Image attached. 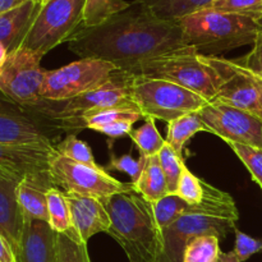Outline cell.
I'll list each match as a JSON object with an SVG mask.
<instances>
[{
  "mask_svg": "<svg viewBox=\"0 0 262 262\" xmlns=\"http://www.w3.org/2000/svg\"><path fill=\"white\" fill-rule=\"evenodd\" d=\"M79 59H99L129 72L160 56L188 48L178 20L160 19L136 0L96 27H81L68 41Z\"/></svg>",
  "mask_w": 262,
  "mask_h": 262,
  "instance_id": "6da1fadb",
  "label": "cell"
},
{
  "mask_svg": "<svg viewBox=\"0 0 262 262\" xmlns=\"http://www.w3.org/2000/svg\"><path fill=\"white\" fill-rule=\"evenodd\" d=\"M110 217L107 234L124 250L130 262H159L163 230L151 202L137 192L117 193L100 200Z\"/></svg>",
  "mask_w": 262,
  "mask_h": 262,
  "instance_id": "7a4b0ae2",
  "label": "cell"
},
{
  "mask_svg": "<svg viewBox=\"0 0 262 262\" xmlns=\"http://www.w3.org/2000/svg\"><path fill=\"white\" fill-rule=\"evenodd\" d=\"M205 196L191 212L163 229V252L159 262H183L187 245L200 235L224 239L239 219L235 201L227 192L204 182Z\"/></svg>",
  "mask_w": 262,
  "mask_h": 262,
  "instance_id": "3957f363",
  "label": "cell"
},
{
  "mask_svg": "<svg viewBox=\"0 0 262 262\" xmlns=\"http://www.w3.org/2000/svg\"><path fill=\"white\" fill-rule=\"evenodd\" d=\"M186 46L204 56H220L241 46L253 45L261 25L245 15L202 9L178 20Z\"/></svg>",
  "mask_w": 262,
  "mask_h": 262,
  "instance_id": "277c9868",
  "label": "cell"
},
{
  "mask_svg": "<svg viewBox=\"0 0 262 262\" xmlns=\"http://www.w3.org/2000/svg\"><path fill=\"white\" fill-rule=\"evenodd\" d=\"M135 81V74L117 69L104 84L92 91L63 102L43 101L33 109L58 122L68 135L77 133L79 119L89 113L118 106L137 107L132 100Z\"/></svg>",
  "mask_w": 262,
  "mask_h": 262,
  "instance_id": "5b68a950",
  "label": "cell"
},
{
  "mask_svg": "<svg viewBox=\"0 0 262 262\" xmlns=\"http://www.w3.org/2000/svg\"><path fill=\"white\" fill-rule=\"evenodd\" d=\"M129 73L138 78L171 82L212 101L219 91V76L194 49L186 48L136 67Z\"/></svg>",
  "mask_w": 262,
  "mask_h": 262,
  "instance_id": "8992f818",
  "label": "cell"
},
{
  "mask_svg": "<svg viewBox=\"0 0 262 262\" xmlns=\"http://www.w3.org/2000/svg\"><path fill=\"white\" fill-rule=\"evenodd\" d=\"M86 0H49L40 8L20 48L41 58L82 27Z\"/></svg>",
  "mask_w": 262,
  "mask_h": 262,
  "instance_id": "52a82bcc",
  "label": "cell"
},
{
  "mask_svg": "<svg viewBox=\"0 0 262 262\" xmlns=\"http://www.w3.org/2000/svg\"><path fill=\"white\" fill-rule=\"evenodd\" d=\"M132 100L143 118L150 117L168 123L200 112L209 102L201 95L179 84L138 77L133 84Z\"/></svg>",
  "mask_w": 262,
  "mask_h": 262,
  "instance_id": "ba28073f",
  "label": "cell"
},
{
  "mask_svg": "<svg viewBox=\"0 0 262 262\" xmlns=\"http://www.w3.org/2000/svg\"><path fill=\"white\" fill-rule=\"evenodd\" d=\"M117 66L99 59H79L54 71H46L41 99L63 102L104 84L117 71Z\"/></svg>",
  "mask_w": 262,
  "mask_h": 262,
  "instance_id": "9c48e42d",
  "label": "cell"
},
{
  "mask_svg": "<svg viewBox=\"0 0 262 262\" xmlns=\"http://www.w3.org/2000/svg\"><path fill=\"white\" fill-rule=\"evenodd\" d=\"M49 171L54 186L61 188L66 193L102 200L117 193L136 192L132 182H120L104 168H91L58 152L51 159Z\"/></svg>",
  "mask_w": 262,
  "mask_h": 262,
  "instance_id": "30bf717a",
  "label": "cell"
},
{
  "mask_svg": "<svg viewBox=\"0 0 262 262\" xmlns=\"http://www.w3.org/2000/svg\"><path fill=\"white\" fill-rule=\"evenodd\" d=\"M66 130L33 107L0 102V143L55 148Z\"/></svg>",
  "mask_w": 262,
  "mask_h": 262,
  "instance_id": "8fae6325",
  "label": "cell"
},
{
  "mask_svg": "<svg viewBox=\"0 0 262 262\" xmlns=\"http://www.w3.org/2000/svg\"><path fill=\"white\" fill-rule=\"evenodd\" d=\"M41 59L40 55L23 48L8 54L0 67V92L13 104L36 107L43 102L41 86L46 69L41 67Z\"/></svg>",
  "mask_w": 262,
  "mask_h": 262,
  "instance_id": "7c38bea8",
  "label": "cell"
},
{
  "mask_svg": "<svg viewBox=\"0 0 262 262\" xmlns=\"http://www.w3.org/2000/svg\"><path fill=\"white\" fill-rule=\"evenodd\" d=\"M204 59L219 76V91L212 101L232 105L262 119V76L246 68L238 59Z\"/></svg>",
  "mask_w": 262,
  "mask_h": 262,
  "instance_id": "4fadbf2b",
  "label": "cell"
},
{
  "mask_svg": "<svg viewBox=\"0 0 262 262\" xmlns=\"http://www.w3.org/2000/svg\"><path fill=\"white\" fill-rule=\"evenodd\" d=\"M199 113L209 133L225 142L262 148V119L232 105L209 101Z\"/></svg>",
  "mask_w": 262,
  "mask_h": 262,
  "instance_id": "5bb4252c",
  "label": "cell"
},
{
  "mask_svg": "<svg viewBox=\"0 0 262 262\" xmlns=\"http://www.w3.org/2000/svg\"><path fill=\"white\" fill-rule=\"evenodd\" d=\"M55 148L0 143V171L22 179L28 174L49 170Z\"/></svg>",
  "mask_w": 262,
  "mask_h": 262,
  "instance_id": "9a60e30c",
  "label": "cell"
},
{
  "mask_svg": "<svg viewBox=\"0 0 262 262\" xmlns=\"http://www.w3.org/2000/svg\"><path fill=\"white\" fill-rule=\"evenodd\" d=\"M66 197L71 210L73 229L83 242L87 243L97 233L109 232V214L99 199L77 193H66Z\"/></svg>",
  "mask_w": 262,
  "mask_h": 262,
  "instance_id": "2e32d148",
  "label": "cell"
},
{
  "mask_svg": "<svg viewBox=\"0 0 262 262\" xmlns=\"http://www.w3.org/2000/svg\"><path fill=\"white\" fill-rule=\"evenodd\" d=\"M17 262H56V233L48 222L25 217Z\"/></svg>",
  "mask_w": 262,
  "mask_h": 262,
  "instance_id": "e0dca14e",
  "label": "cell"
},
{
  "mask_svg": "<svg viewBox=\"0 0 262 262\" xmlns=\"http://www.w3.org/2000/svg\"><path fill=\"white\" fill-rule=\"evenodd\" d=\"M20 179L0 171V233L17 252L25 227V216L18 202Z\"/></svg>",
  "mask_w": 262,
  "mask_h": 262,
  "instance_id": "ac0fdd59",
  "label": "cell"
},
{
  "mask_svg": "<svg viewBox=\"0 0 262 262\" xmlns=\"http://www.w3.org/2000/svg\"><path fill=\"white\" fill-rule=\"evenodd\" d=\"M51 187L55 186L49 170L28 174L20 179L17 196L23 216L48 222V192Z\"/></svg>",
  "mask_w": 262,
  "mask_h": 262,
  "instance_id": "d6986e66",
  "label": "cell"
},
{
  "mask_svg": "<svg viewBox=\"0 0 262 262\" xmlns=\"http://www.w3.org/2000/svg\"><path fill=\"white\" fill-rule=\"evenodd\" d=\"M40 8V0H26L19 7L0 14V42L8 53L20 48Z\"/></svg>",
  "mask_w": 262,
  "mask_h": 262,
  "instance_id": "ffe728a7",
  "label": "cell"
},
{
  "mask_svg": "<svg viewBox=\"0 0 262 262\" xmlns=\"http://www.w3.org/2000/svg\"><path fill=\"white\" fill-rule=\"evenodd\" d=\"M135 191L151 204H155L163 197L168 196V182L159 161V156H146L145 165L135 183Z\"/></svg>",
  "mask_w": 262,
  "mask_h": 262,
  "instance_id": "44dd1931",
  "label": "cell"
},
{
  "mask_svg": "<svg viewBox=\"0 0 262 262\" xmlns=\"http://www.w3.org/2000/svg\"><path fill=\"white\" fill-rule=\"evenodd\" d=\"M160 19L179 20L206 9L214 0H137Z\"/></svg>",
  "mask_w": 262,
  "mask_h": 262,
  "instance_id": "7402d4cb",
  "label": "cell"
},
{
  "mask_svg": "<svg viewBox=\"0 0 262 262\" xmlns=\"http://www.w3.org/2000/svg\"><path fill=\"white\" fill-rule=\"evenodd\" d=\"M200 132L209 133V130L205 123L202 122L199 113H191L168 123V133H166L165 141L176 148L177 152L183 156L187 142Z\"/></svg>",
  "mask_w": 262,
  "mask_h": 262,
  "instance_id": "603a6c76",
  "label": "cell"
},
{
  "mask_svg": "<svg viewBox=\"0 0 262 262\" xmlns=\"http://www.w3.org/2000/svg\"><path fill=\"white\" fill-rule=\"evenodd\" d=\"M141 118L143 117L137 107L118 106L110 107V109L97 110V112H92L83 115L79 119L78 130L84 129V128L94 130L97 127H102V125L112 124V123L117 122H124V120L136 123Z\"/></svg>",
  "mask_w": 262,
  "mask_h": 262,
  "instance_id": "cb8c5ba5",
  "label": "cell"
},
{
  "mask_svg": "<svg viewBox=\"0 0 262 262\" xmlns=\"http://www.w3.org/2000/svg\"><path fill=\"white\" fill-rule=\"evenodd\" d=\"M48 223L55 233H66L73 229L66 193L58 187H51L48 192Z\"/></svg>",
  "mask_w": 262,
  "mask_h": 262,
  "instance_id": "d4e9b609",
  "label": "cell"
},
{
  "mask_svg": "<svg viewBox=\"0 0 262 262\" xmlns=\"http://www.w3.org/2000/svg\"><path fill=\"white\" fill-rule=\"evenodd\" d=\"M132 5L125 0H86L82 27H96Z\"/></svg>",
  "mask_w": 262,
  "mask_h": 262,
  "instance_id": "484cf974",
  "label": "cell"
},
{
  "mask_svg": "<svg viewBox=\"0 0 262 262\" xmlns=\"http://www.w3.org/2000/svg\"><path fill=\"white\" fill-rule=\"evenodd\" d=\"M56 262H91L87 243L78 237L74 229L56 233Z\"/></svg>",
  "mask_w": 262,
  "mask_h": 262,
  "instance_id": "4316f807",
  "label": "cell"
},
{
  "mask_svg": "<svg viewBox=\"0 0 262 262\" xmlns=\"http://www.w3.org/2000/svg\"><path fill=\"white\" fill-rule=\"evenodd\" d=\"M197 206H199V204H189L177 194H168V196L163 197L158 202L152 204L156 222H158L161 230L169 227L171 223L176 222L183 214L193 211Z\"/></svg>",
  "mask_w": 262,
  "mask_h": 262,
  "instance_id": "83f0119b",
  "label": "cell"
},
{
  "mask_svg": "<svg viewBox=\"0 0 262 262\" xmlns=\"http://www.w3.org/2000/svg\"><path fill=\"white\" fill-rule=\"evenodd\" d=\"M145 124L141 125L137 129H132V132L129 133V137L133 141V143L137 146L140 155H158L159 151L163 148L165 140L159 133L155 119L150 117L145 118Z\"/></svg>",
  "mask_w": 262,
  "mask_h": 262,
  "instance_id": "f1b7e54d",
  "label": "cell"
},
{
  "mask_svg": "<svg viewBox=\"0 0 262 262\" xmlns=\"http://www.w3.org/2000/svg\"><path fill=\"white\" fill-rule=\"evenodd\" d=\"M220 239L215 235H200L187 245L183 262H219Z\"/></svg>",
  "mask_w": 262,
  "mask_h": 262,
  "instance_id": "f546056e",
  "label": "cell"
},
{
  "mask_svg": "<svg viewBox=\"0 0 262 262\" xmlns=\"http://www.w3.org/2000/svg\"><path fill=\"white\" fill-rule=\"evenodd\" d=\"M55 151L60 155L72 159L73 161H77V163L84 164L91 168H102L95 160L91 147L84 141L79 140L76 133H69L63 140H60V142L55 146Z\"/></svg>",
  "mask_w": 262,
  "mask_h": 262,
  "instance_id": "4dcf8cb0",
  "label": "cell"
},
{
  "mask_svg": "<svg viewBox=\"0 0 262 262\" xmlns=\"http://www.w3.org/2000/svg\"><path fill=\"white\" fill-rule=\"evenodd\" d=\"M158 156L164 174H165L166 182H168L169 194H174L177 191V187H178L182 171H183L184 165H186L183 156L177 152L176 148L169 145L166 141L164 143L163 148L159 151Z\"/></svg>",
  "mask_w": 262,
  "mask_h": 262,
  "instance_id": "1f68e13d",
  "label": "cell"
},
{
  "mask_svg": "<svg viewBox=\"0 0 262 262\" xmlns=\"http://www.w3.org/2000/svg\"><path fill=\"white\" fill-rule=\"evenodd\" d=\"M235 245L234 250L230 252L220 253L219 262H246L250 257L262 251V239L250 237L241 232L238 228L234 229Z\"/></svg>",
  "mask_w": 262,
  "mask_h": 262,
  "instance_id": "d6a6232c",
  "label": "cell"
},
{
  "mask_svg": "<svg viewBox=\"0 0 262 262\" xmlns=\"http://www.w3.org/2000/svg\"><path fill=\"white\" fill-rule=\"evenodd\" d=\"M206 9L262 19V0H214Z\"/></svg>",
  "mask_w": 262,
  "mask_h": 262,
  "instance_id": "836d02e7",
  "label": "cell"
},
{
  "mask_svg": "<svg viewBox=\"0 0 262 262\" xmlns=\"http://www.w3.org/2000/svg\"><path fill=\"white\" fill-rule=\"evenodd\" d=\"M227 143L234 151L235 155L241 159V161L245 164V166L251 173L253 181L262 189V148L235 142Z\"/></svg>",
  "mask_w": 262,
  "mask_h": 262,
  "instance_id": "e575fe53",
  "label": "cell"
},
{
  "mask_svg": "<svg viewBox=\"0 0 262 262\" xmlns=\"http://www.w3.org/2000/svg\"><path fill=\"white\" fill-rule=\"evenodd\" d=\"M204 182L202 179L197 178L187 165H184L182 176L179 178L178 187H177L176 193L177 196L182 197L184 201L189 202V204H201L205 196V188Z\"/></svg>",
  "mask_w": 262,
  "mask_h": 262,
  "instance_id": "d590c367",
  "label": "cell"
},
{
  "mask_svg": "<svg viewBox=\"0 0 262 262\" xmlns=\"http://www.w3.org/2000/svg\"><path fill=\"white\" fill-rule=\"evenodd\" d=\"M146 156L140 155V158L135 159L130 154L122 156H115L114 154L110 152V161L106 166L105 170H117L122 171V173L128 174L130 177V182L135 183L140 177L141 171H142L143 165H145Z\"/></svg>",
  "mask_w": 262,
  "mask_h": 262,
  "instance_id": "8d00e7d4",
  "label": "cell"
},
{
  "mask_svg": "<svg viewBox=\"0 0 262 262\" xmlns=\"http://www.w3.org/2000/svg\"><path fill=\"white\" fill-rule=\"evenodd\" d=\"M253 48L247 55L242 56L238 60L248 68L250 71L255 72L258 76H262V36H257V40L253 43Z\"/></svg>",
  "mask_w": 262,
  "mask_h": 262,
  "instance_id": "74e56055",
  "label": "cell"
},
{
  "mask_svg": "<svg viewBox=\"0 0 262 262\" xmlns=\"http://www.w3.org/2000/svg\"><path fill=\"white\" fill-rule=\"evenodd\" d=\"M133 124H135L133 122L124 120V122H117L112 123V124L102 125V127H97L94 130L101 133V135L107 136L110 138H119L124 137V136H129V133L133 129Z\"/></svg>",
  "mask_w": 262,
  "mask_h": 262,
  "instance_id": "f35d334b",
  "label": "cell"
},
{
  "mask_svg": "<svg viewBox=\"0 0 262 262\" xmlns=\"http://www.w3.org/2000/svg\"><path fill=\"white\" fill-rule=\"evenodd\" d=\"M0 262H17L14 250L2 233H0Z\"/></svg>",
  "mask_w": 262,
  "mask_h": 262,
  "instance_id": "ab89813d",
  "label": "cell"
},
{
  "mask_svg": "<svg viewBox=\"0 0 262 262\" xmlns=\"http://www.w3.org/2000/svg\"><path fill=\"white\" fill-rule=\"evenodd\" d=\"M26 0H0V14L19 7Z\"/></svg>",
  "mask_w": 262,
  "mask_h": 262,
  "instance_id": "60d3db41",
  "label": "cell"
},
{
  "mask_svg": "<svg viewBox=\"0 0 262 262\" xmlns=\"http://www.w3.org/2000/svg\"><path fill=\"white\" fill-rule=\"evenodd\" d=\"M8 50L7 49H5V46L3 45L2 42H0V67L3 66V63H4L5 61V59H7V56H8Z\"/></svg>",
  "mask_w": 262,
  "mask_h": 262,
  "instance_id": "b9f144b4",
  "label": "cell"
},
{
  "mask_svg": "<svg viewBox=\"0 0 262 262\" xmlns=\"http://www.w3.org/2000/svg\"><path fill=\"white\" fill-rule=\"evenodd\" d=\"M49 0H40V4H41V7H42L43 4H46V3H48Z\"/></svg>",
  "mask_w": 262,
  "mask_h": 262,
  "instance_id": "7bdbcfd3",
  "label": "cell"
},
{
  "mask_svg": "<svg viewBox=\"0 0 262 262\" xmlns=\"http://www.w3.org/2000/svg\"><path fill=\"white\" fill-rule=\"evenodd\" d=\"M258 36H262V27H261V30H260V32H258Z\"/></svg>",
  "mask_w": 262,
  "mask_h": 262,
  "instance_id": "ee69618b",
  "label": "cell"
},
{
  "mask_svg": "<svg viewBox=\"0 0 262 262\" xmlns=\"http://www.w3.org/2000/svg\"><path fill=\"white\" fill-rule=\"evenodd\" d=\"M258 23H260V25H261V27H262V19L260 20V22H258Z\"/></svg>",
  "mask_w": 262,
  "mask_h": 262,
  "instance_id": "f6af8a7d",
  "label": "cell"
}]
</instances>
